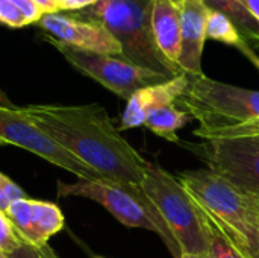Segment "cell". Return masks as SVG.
I'll return each mask as SVG.
<instances>
[{"label":"cell","instance_id":"4","mask_svg":"<svg viewBox=\"0 0 259 258\" xmlns=\"http://www.w3.org/2000/svg\"><path fill=\"white\" fill-rule=\"evenodd\" d=\"M140 187L156 210L181 255L209 254L206 222L178 176H173L156 163H147Z\"/></svg>","mask_w":259,"mask_h":258},{"label":"cell","instance_id":"17","mask_svg":"<svg viewBox=\"0 0 259 258\" xmlns=\"http://www.w3.org/2000/svg\"><path fill=\"white\" fill-rule=\"evenodd\" d=\"M208 9L226 15L243 38L252 46H259V21L238 2V0H203Z\"/></svg>","mask_w":259,"mask_h":258},{"label":"cell","instance_id":"30","mask_svg":"<svg viewBox=\"0 0 259 258\" xmlns=\"http://www.w3.org/2000/svg\"><path fill=\"white\" fill-rule=\"evenodd\" d=\"M255 258H259V248H258V252H256V255H255Z\"/></svg>","mask_w":259,"mask_h":258},{"label":"cell","instance_id":"10","mask_svg":"<svg viewBox=\"0 0 259 258\" xmlns=\"http://www.w3.org/2000/svg\"><path fill=\"white\" fill-rule=\"evenodd\" d=\"M36 26L44 32L46 38L65 46L121 56V46L118 41L97 23L76 18L67 12H50L44 14Z\"/></svg>","mask_w":259,"mask_h":258},{"label":"cell","instance_id":"27","mask_svg":"<svg viewBox=\"0 0 259 258\" xmlns=\"http://www.w3.org/2000/svg\"><path fill=\"white\" fill-rule=\"evenodd\" d=\"M0 106H14V103L11 102V99L2 88H0Z\"/></svg>","mask_w":259,"mask_h":258},{"label":"cell","instance_id":"1","mask_svg":"<svg viewBox=\"0 0 259 258\" xmlns=\"http://www.w3.org/2000/svg\"><path fill=\"white\" fill-rule=\"evenodd\" d=\"M23 113L68 154L87 164L102 179L140 186L147 161L114 126L99 103L21 106Z\"/></svg>","mask_w":259,"mask_h":258},{"label":"cell","instance_id":"15","mask_svg":"<svg viewBox=\"0 0 259 258\" xmlns=\"http://www.w3.org/2000/svg\"><path fill=\"white\" fill-rule=\"evenodd\" d=\"M206 38L226 43L229 46L237 47L244 56H247L252 64L259 70V56L253 52L250 44L243 38L240 30L235 27V24L222 12L217 11H208L206 17Z\"/></svg>","mask_w":259,"mask_h":258},{"label":"cell","instance_id":"31","mask_svg":"<svg viewBox=\"0 0 259 258\" xmlns=\"http://www.w3.org/2000/svg\"><path fill=\"white\" fill-rule=\"evenodd\" d=\"M93 258H105V257H93Z\"/></svg>","mask_w":259,"mask_h":258},{"label":"cell","instance_id":"3","mask_svg":"<svg viewBox=\"0 0 259 258\" xmlns=\"http://www.w3.org/2000/svg\"><path fill=\"white\" fill-rule=\"evenodd\" d=\"M152 3L153 0H97L91 6L67 14L103 26L121 46V58L176 78L182 70L159 52L153 40Z\"/></svg>","mask_w":259,"mask_h":258},{"label":"cell","instance_id":"6","mask_svg":"<svg viewBox=\"0 0 259 258\" xmlns=\"http://www.w3.org/2000/svg\"><path fill=\"white\" fill-rule=\"evenodd\" d=\"M59 198H85L108 210L121 225L127 228H143L156 233L173 258H182L175 240L162 224L153 205L149 202L140 186H126L112 181L77 179L73 184L58 182Z\"/></svg>","mask_w":259,"mask_h":258},{"label":"cell","instance_id":"28","mask_svg":"<svg viewBox=\"0 0 259 258\" xmlns=\"http://www.w3.org/2000/svg\"><path fill=\"white\" fill-rule=\"evenodd\" d=\"M182 258H209L208 255H182Z\"/></svg>","mask_w":259,"mask_h":258},{"label":"cell","instance_id":"12","mask_svg":"<svg viewBox=\"0 0 259 258\" xmlns=\"http://www.w3.org/2000/svg\"><path fill=\"white\" fill-rule=\"evenodd\" d=\"M181 14V55L178 65L188 76H200L206 41L208 6L203 0H175Z\"/></svg>","mask_w":259,"mask_h":258},{"label":"cell","instance_id":"14","mask_svg":"<svg viewBox=\"0 0 259 258\" xmlns=\"http://www.w3.org/2000/svg\"><path fill=\"white\" fill-rule=\"evenodd\" d=\"M150 21L156 47L170 62L178 65L181 55V14L176 2L153 0Z\"/></svg>","mask_w":259,"mask_h":258},{"label":"cell","instance_id":"21","mask_svg":"<svg viewBox=\"0 0 259 258\" xmlns=\"http://www.w3.org/2000/svg\"><path fill=\"white\" fill-rule=\"evenodd\" d=\"M23 245L8 214L0 210V254L9 255Z\"/></svg>","mask_w":259,"mask_h":258},{"label":"cell","instance_id":"7","mask_svg":"<svg viewBox=\"0 0 259 258\" xmlns=\"http://www.w3.org/2000/svg\"><path fill=\"white\" fill-rule=\"evenodd\" d=\"M46 41H49L74 70L94 79L126 102L135 91L171 79L161 73L140 67L117 55L80 50L50 38H46Z\"/></svg>","mask_w":259,"mask_h":258},{"label":"cell","instance_id":"11","mask_svg":"<svg viewBox=\"0 0 259 258\" xmlns=\"http://www.w3.org/2000/svg\"><path fill=\"white\" fill-rule=\"evenodd\" d=\"M5 213L21 242L33 248L49 245V240L65 227L64 213L56 204L49 201L24 198L12 202Z\"/></svg>","mask_w":259,"mask_h":258},{"label":"cell","instance_id":"19","mask_svg":"<svg viewBox=\"0 0 259 258\" xmlns=\"http://www.w3.org/2000/svg\"><path fill=\"white\" fill-rule=\"evenodd\" d=\"M194 135L200 137L202 140H228V138H244V137H259V119L246 122L237 126L203 131L196 129Z\"/></svg>","mask_w":259,"mask_h":258},{"label":"cell","instance_id":"5","mask_svg":"<svg viewBox=\"0 0 259 258\" xmlns=\"http://www.w3.org/2000/svg\"><path fill=\"white\" fill-rule=\"evenodd\" d=\"M178 103L200 123L197 129L203 131L237 126L259 119L258 90L225 84L205 75L188 76V87Z\"/></svg>","mask_w":259,"mask_h":258},{"label":"cell","instance_id":"13","mask_svg":"<svg viewBox=\"0 0 259 258\" xmlns=\"http://www.w3.org/2000/svg\"><path fill=\"white\" fill-rule=\"evenodd\" d=\"M188 87V76L185 73L171 78L165 82L144 87L135 91L126 103L118 131L144 126L149 113L164 105L178 103Z\"/></svg>","mask_w":259,"mask_h":258},{"label":"cell","instance_id":"29","mask_svg":"<svg viewBox=\"0 0 259 258\" xmlns=\"http://www.w3.org/2000/svg\"><path fill=\"white\" fill-rule=\"evenodd\" d=\"M0 258H9L8 255H5V254H0Z\"/></svg>","mask_w":259,"mask_h":258},{"label":"cell","instance_id":"18","mask_svg":"<svg viewBox=\"0 0 259 258\" xmlns=\"http://www.w3.org/2000/svg\"><path fill=\"white\" fill-rule=\"evenodd\" d=\"M44 11L32 0H0V24L21 29L36 24Z\"/></svg>","mask_w":259,"mask_h":258},{"label":"cell","instance_id":"2","mask_svg":"<svg viewBox=\"0 0 259 258\" xmlns=\"http://www.w3.org/2000/svg\"><path fill=\"white\" fill-rule=\"evenodd\" d=\"M208 227L237 249L255 258L259 248V196L249 193L211 169L178 175Z\"/></svg>","mask_w":259,"mask_h":258},{"label":"cell","instance_id":"8","mask_svg":"<svg viewBox=\"0 0 259 258\" xmlns=\"http://www.w3.org/2000/svg\"><path fill=\"white\" fill-rule=\"evenodd\" d=\"M0 146H15L67 170L77 179H102L87 164L68 154L50 135L38 128L20 106H0Z\"/></svg>","mask_w":259,"mask_h":258},{"label":"cell","instance_id":"23","mask_svg":"<svg viewBox=\"0 0 259 258\" xmlns=\"http://www.w3.org/2000/svg\"><path fill=\"white\" fill-rule=\"evenodd\" d=\"M9 258H61L49 245L41 246V248H33L23 245L17 251L8 255Z\"/></svg>","mask_w":259,"mask_h":258},{"label":"cell","instance_id":"16","mask_svg":"<svg viewBox=\"0 0 259 258\" xmlns=\"http://www.w3.org/2000/svg\"><path fill=\"white\" fill-rule=\"evenodd\" d=\"M191 119L193 117L187 111L179 108L176 103H170L149 113L144 126L158 137H162L168 141H178L179 138L176 132L188 125Z\"/></svg>","mask_w":259,"mask_h":258},{"label":"cell","instance_id":"9","mask_svg":"<svg viewBox=\"0 0 259 258\" xmlns=\"http://www.w3.org/2000/svg\"><path fill=\"white\" fill-rule=\"evenodd\" d=\"M196 148L208 169L259 196V137L203 140Z\"/></svg>","mask_w":259,"mask_h":258},{"label":"cell","instance_id":"24","mask_svg":"<svg viewBox=\"0 0 259 258\" xmlns=\"http://www.w3.org/2000/svg\"><path fill=\"white\" fill-rule=\"evenodd\" d=\"M58 12H74L94 5L97 0H55Z\"/></svg>","mask_w":259,"mask_h":258},{"label":"cell","instance_id":"25","mask_svg":"<svg viewBox=\"0 0 259 258\" xmlns=\"http://www.w3.org/2000/svg\"><path fill=\"white\" fill-rule=\"evenodd\" d=\"M259 21V0H238Z\"/></svg>","mask_w":259,"mask_h":258},{"label":"cell","instance_id":"22","mask_svg":"<svg viewBox=\"0 0 259 258\" xmlns=\"http://www.w3.org/2000/svg\"><path fill=\"white\" fill-rule=\"evenodd\" d=\"M24 198H27L26 192L15 181L0 172V210L6 211L12 202Z\"/></svg>","mask_w":259,"mask_h":258},{"label":"cell","instance_id":"20","mask_svg":"<svg viewBox=\"0 0 259 258\" xmlns=\"http://www.w3.org/2000/svg\"><path fill=\"white\" fill-rule=\"evenodd\" d=\"M208 227V225H206ZM209 231V258H249L237 249L226 237H223L219 231L208 227Z\"/></svg>","mask_w":259,"mask_h":258},{"label":"cell","instance_id":"26","mask_svg":"<svg viewBox=\"0 0 259 258\" xmlns=\"http://www.w3.org/2000/svg\"><path fill=\"white\" fill-rule=\"evenodd\" d=\"M32 2H35L44 11V14L58 12V6H56V2L55 0H32Z\"/></svg>","mask_w":259,"mask_h":258}]
</instances>
